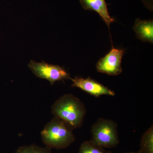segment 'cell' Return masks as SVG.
<instances>
[{
  "instance_id": "1",
  "label": "cell",
  "mask_w": 153,
  "mask_h": 153,
  "mask_svg": "<svg viewBox=\"0 0 153 153\" xmlns=\"http://www.w3.org/2000/svg\"><path fill=\"white\" fill-rule=\"evenodd\" d=\"M85 105L72 94H66L57 100L52 107V113L72 128L81 125L86 114Z\"/></svg>"
},
{
  "instance_id": "2",
  "label": "cell",
  "mask_w": 153,
  "mask_h": 153,
  "mask_svg": "<svg viewBox=\"0 0 153 153\" xmlns=\"http://www.w3.org/2000/svg\"><path fill=\"white\" fill-rule=\"evenodd\" d=\"M73 129L64 121L55 116L41 131L42 141L50 149H65L75 141Z\"/></svg>"
},
{
  "instance_id": "3",
  "label": "cell",
  "mask_w": 153,
  "mask_h": 153,
  "mask_svg": "<svg viewBox=\"0 0 153 153\" xmlns=\"http://www.w3.org/2000/svg\"><path fill=\"white\" fill-rule=\"evenodd\" d=\"M117 128L114 121L98 119L91 127V140L103 148L115 147L119 143Z\"/></svg>"
},
{
  "instance_id": "4",
  "label": "cell",
  "mask_w": 153,
  "mask_h": 153,
  "mask_svg": "<svg viewBox=\"0 0 153 153\" xmlns=\"http://www.w3.org/2000/svg\"><path fill=\"white\" fill-rule=\"evenodd\" d=\"M28 67L37 77L47 79L52 85L56 81L71 78L70 74L63 67L44 61L38 63L31 60L28 64Z\"/></svg>"
},
{
  "instance_id": "5",
  "label": "cell",
  "mask_w": 153,
  "mask_h": 153,
  "mask_svg": "<svg viewBox=\"0 0 153 153\" xmlns=\"http://www.w3.org/2000/svg\"><path fill=\"white\" fill-rule=\"evenodd\" d=\"M124 52L123 50L113 48L99 60L97 64V70L100 73L112 76L120 74L123 71L121 62Z\"/></svg>"
},
{
  "instance_id": "6",
  "label": "cell",
  "mask_w": 153,
  "mask_h": 153,
  "mask_svg": "<svg viewBox=\"0 0 153 153\" xmlns=\"http://www.w3.org/2000/svg\"><path fill=\"white\" fill-rule=\"evenodd\" d=\"M73 83L71 86L79 88L91 95L98 97L100 96L106 95L114 96L115 93L113 91L99 83L91 77L87 78L75 77L71 78Z\"/></svg>"
},
{
  "instance_id": "7",
  "label": "cell",
  "mask_w": 153,
  "mask_h": 153,
  "mask_svg": "<svg viewBox=\"0 0 153 153\" xmlns=\"http://www.w3.org/2000/svg\"><path fill=\"white\" fill-rule=\"evenodd\" d=\"M82 7L86 10L94 11L109 27L114 20L110 16L105 0H79Z\"/></svg>"
},
{
  "instance_id": "8",
  "label": "cell",
  "mask_w": 153,
  "mask_h": 153,
  "mask_svg": "<svg viewBox=\"0 0 153 153\" xmlns=\"http://www.w3.org/2000/svg\"><path fill=\"white\" fill-rule=\"evenodd\" d=\"M133 29L137 37L143 42L153 43V22L152 20L137 19Z\"/></svg>"
},
{
  "instance_id": "9",
  "label": "cell",
  "mask_w": 153,
  "mask_h": 153,
  "mask_svg": "<svg viewBox=\"0 0 153 153\" xmlns=\"http://www.w3.org/2000/svg\"><path fill=\"white\" fill-rule=\"evenodd\" d=\"M139 153H153V126H152L143 134L141 140Z\"/></svg>"
},
{
  "instance_id": "10",
  "label": "cell",
  "mask_w": 153,
  "mask_h": 153,
  "mask_svg": "<svg viewBox=\"0 0 153 153\" xmlns=\"http://www.w3.org/2000/svg\"><path fill=\"white\" fill-rule=\"evenodd\" d=\"M78 153H111L91 140L82 143Z\"/></svg>"
},
{
  "instance_id": "11",
  "label": "cell",
  "mask_w": 153,
  "mask_h": 153,
  "mask_svg": "<svg viewBox=\"0 0 153 153\" xmlns=\"http://www.w3.org/2000/svg\"><path fill=\"white\" fill-rule=\"evenodd\" d=\"M15 153H52L49 147H41L36 145L20 147Z\"/></svg>"
},
{
  "instance_id": "12",
  "label": "cell",
  "mask_w": 153,
  "mask_h": 153,
  "mask_svg": "<svg viewBox=\"0 0 153 153\" xmlns=\"http://www.w3.org/2000/svg\"><path fill=\"white\" fill-rule=\"evenodd\" d=\"M139 153L138 152H128V153Z\"/></svg>"
}]
</instances>
